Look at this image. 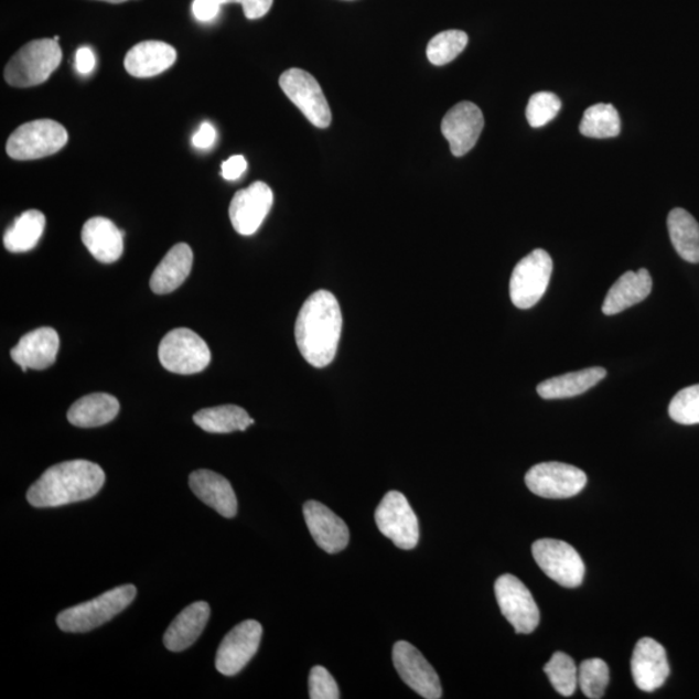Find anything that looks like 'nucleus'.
Masks as SVG:
<instances>
[{
  "label": "nucleus",
  "mask_w": 699,
  "mask_h": 699,
  "mask_svg": "<svg viewBox=\"0 0 699 699\" xmlns=\"http://www.w3.org/2000/svg\"><path fill=\"white\" fill-rule=\"evenodd\" d=\"M653 280L648 270L628 271L610 288L602 312L615 315L643 302L652 293Z\"/></svg>",
  "instance_id": "24"
},
{
  "label": "nucleus",
  "mask_w": 699,
  "mask_h": 699,
  "mask_svg": "<svg viewBox=\"0 0 699 699\" xmlns=\"http://www.w3.org/2000/svg\"><path fill=\"white\" fill-rule=\"evenodd\" d=\"M552 270L553 260L546 250L535 249L520 259L510 278L513 304L520 310L534 308L546 294Z\"/></svg>",
  "instance_id": "7"
},
{
  "label": "nucleus",
  "mask_w": 699,
  "mask_h": 699,
  "mask_svg": "<svg viewBox=\"0 0 699 699\" xmlns=\"http://www.w3.org/2000/svg\"><path fill=\"white\" fill-rule=\"evenodd\" d=\"M176 61V51L161 41L136 44L125 57V68L137 78H151L168 71Z\"/></svg>",
  "instance_id": "20"
},
{
  "label": "nucleus",
  "mask_w": 699,
  "mask_h": 699,
  "mask_svg": "<svg viewBox=\"0 0 699 699\" xmlns=\"http://www.w3.org/2000/svg\"><path fill=\"white\" fill-rule=\"evenodd\" d=\"M485 128L481 109L471 101H461L451 108L442 121V133L449 140L451 152L456 158L472 151Z\"/></svg>",
  "instance_id": "16"
},
{
  "label": "nucleus",
  "mask_w": 699,
  "mask_h": 699,
  "mask_svg": "<svg viewBox=\"0 0 699 699\" xmlns=\"http://www.w3.org/2000/svg\"><path fill=\"white\" fill-rule=\"evenodd\" d=\"M106 483V473L87 460H72L51 466L28 491L35 508H56L92 499Z\"/></svg>",
  "instance_id": "2"
},
{
  "label": "nucleus",
  "mask_w": 699,
  "mask_h": 699,
  "mask_svg": "<svg viewBox=\"0 0 699 699\" xmlns=\"http://www.w3.org/2000/svg\"><path fill=\"white\" fill-rule=\"evenodd\" d=\"M273 204L272 190L264 182H255L236 193L229 205V219L237 234H256Z\"/></svg>",
  "instance_id": "15"
},
{
  "label": "nucleus",
  "mask_w": 699,
  "mask_h": 699,
  "mask_svg": "<svg viewBox=\"0 0 699 699\" xmlns=\"http://www.w3.org/2000/svg\"><path fill=\"white\" fill-rule=\"evenodd\" d=\"M162 367L178 375H195L209 366L211 348L197 333L176 329L162 338L159 347Z\"/></svg>",
  "instance_id": "6"
},
{
  "label": "nucleus",
  "mask_w": 699,
  "mask_h": 699,
  "mask_svg": "<svg viewBox=\"0 0 699 699\" xmlns=\"http://www.w3.org/2000/svg\"><path fill=\"white\" fill-rule=\"evenodd\" d=\"M96 64L94 52L90 47H82L76 54V68L80 74H90Z\"/></svg>",
  "instance_id": "42"
},
{
  "label": "nucleus",
  "mask_w": 699,
  "mask_h": 699,
  "mask_svg": "<svg viewBox=\"0 0 699 699\" xmlns=\"http://www.w3.org/2000/svg\"><path fill=\"white\" fill-rule=\"evenodd\" d=\"M221 0H193L192 12L198 21L209 22L218 17Z\"/></svg>",
  "instance_id": "39"
},
{
  "label": "nucleus",
  "mask_w": 699,
  "mask_h": 699,
  "mask_svg": "<svg viewBox=\"0 0 699 699\" xmlns=\"http://www.w3.org/2000/svg\"><path fill=\"white\" fill-rule=\"evenodd\" d=\"M376 525L386 538L400 549L419 545L420 525L407 497L399 491L386 494L376 509Z\"/></svg>",
  "instance_id": "9"
},
{
  "label": "nucleus",
  "mask_w": 699,
  "mask_h": 699,
  "mask_svg": "<svg viewBox=\"0 0 699 699\" xmlns=\"http://www.w3.org/2000/svg\"><path fill=\"white\" fill-rule=\"evenodd\" d=\"M525 482L535 495L546 499H568L582 493L587 475L574 465L541 463L526 473Z\"/></svg>",
  "instance_id": "12"
},
{
  "label": "nucleus",
  "mask_w": 699,
  "mask_h": 699,
  "mask_svg": "<svg viewBox=\"0 0 699 699\" xmlns=\"http://www.w3.org/2000/svg\"><path fill=\"white\" fill-rule=\"evenodd\" d=\"M605 377V368L592 367L549 378L539 384L537 390L542 399L572 398L589 391Z\"/></svg>",
  "instance_id": "27"
},
{
  "label": "nucleus",
  "mask_w": 699,
  "mask_h": 699,
  "mask_svg": "<svg viewBox=\"0 0 699 699\" xmlns=\"http://www.w3.org/2000/svg\"><path fill=\"white\" fill-rule=\"evenodd\" d=\"M120 401L106 392H94L74 401L69 408L68 421L77 428H98L117 418Z\"/></svg>",
  "instance_id": "26"
},
{
  "label": "nucleus",
  "mask_w": 699,
  "mask_h": 699,
  "mask_svg": "<svg viewBox=\"0 0 699 699\" xmlns=\"http://www.w3.org/2000/svg\"><path fill=\"white\" fill-rule=\"evenodd\" d=\"M311 537L326 553H338L348 546L350 531L345 520L324 504L311 501L303 507Z\"/></svg>",
  "instance_id": "18"
},
{
  "label": "nucleus",
  "mask_w": 699,
  "mask_h": 699,
  "mask_svg": "<svg viewBox=\"0 0 699 699\" xmlns=\"http://www.w3.org/2000/svg\"><path fill=\"white\" fill-rule=\"evenodd\" d=\"M101 2L118 4V3L128 2V0H101Z\"/></svg>",
  "instance_id": "43"
},
{
  "label": "nucleus",
  "mask_w": 699,
  "mask_h": 699,
  "mask_svg": "<svg viewBox=\"0 0 699 699\" xmlns=\"http://www.w3.org/2000/svg\"><path fill=\"white\" fill-rule=\"evenodd\" d=\"M632 678L639 690L652 693L666 682L669 676L667 654L656 639H638L631 659Z\"/></svg>",
  "instance_id": "17"
},
{
  "label": "nucleus",
  "mask_w": 699,
  "mask_h": 699,
  "mask_svg": "<svg viewBox=\"0 0 699 699\" xmlns=\"http://www.w3.org/2000/svg\"><path fill=\"white\" fill-rule=\"evenodd\" d=\"M610 681L609 667L599 658L582 662L578 671V684L583 695L590 699L604 697Z\"/></svg>",
  "instance_id": "34"
},
{
  "label": "nucleus",
  "mask_w": 699,
  "mask_h": 699,
  "mask_svg": "<svg viewBox=\"0 0 699 699\" xmlns=\"http://www.w3.org/2000/svg\"><path fill=\"white\" fill-rule=\"evenodd\" d=\"M622 122L619 110L612 104H596L585 109L579 130L584 137L609 139L619 137Z\"/></svg>",
  "instance_id": "31"
},
{
  "label": "nucleus",
  "mask_w": 699,
  "mask_h": 699,
  "mask_svg": "<svg viewBox=\"0 0 699 699\" xmlns=\"http://www.w3.org/2000/svg\"><path fill=\"white\" fill-rule=\"evenodd\" d=\"M137 598L136 585L125 584L103 593L101 596L64 610L57 615V626L64 632L82 634L103 626L131 605Z\"/></svg>",
  "instance_id": "3"
},
{
  "label": "nucleus",
  "mask_w": 699,
  "mask_h": 699,
  "mask_svg": "<svg viewBox=\"0 0 699 699\" xmlns=\"http://www.w3.org/2000/svg\"><path fill=\"white\" fill-rule=\"evenodd\" d=\"M222 6L239 3L243 6L245 18L257 20L266 17L271 10L273 0H221Z\"/></svg>",
  "instance_id": "38"
},
{
  "label": "nucleus",
  "mask_w": 699,
  "mask_h": 699,
  "mask_svg": "<svg viewBox=\"0 0 699 699\" xmlns=\"http://www.w3.org/2000/svg\"><path fill=\"white\" fill-rule=\"evenodd\" d=\"M309 689L311 699H340V689L336 680L323 666H315L311 669L309 678Z\"/></svg>",
  "instance_id": "37"
},
{
  "label": "nucleus",
  "mask_w": 699,
  "mask_h": 699,
  "mask_svg": "<svg viewBox=\"0 0 699 699\" xmlns=\"http://www.w3.org/2000/svg\"><path fill=\"white\" fill-rule=\"evenodd\" d=\"M548 676L557 693L563 697H571L578 687V668L574 659L562 652L553 654L545 666Z\"/></svg>",
  "instance_id": "32"
},
{
  "label": "nucleus",
  "mask_w": 699,
  "mask_h": 699,
  "mask_svg": "<svg viewBox=\"0 0 699 699\" xmlns=\"http://www.w3.org/2000/svg\"><path fill=\"white\" fill-rule=\"evenodd\" d=\"M123 235L125 230L103 217L88 219L82 228L85 247L96 260L106 265L115 264L122 257Z\"/></svg>",
  "instance_id": "21"
},
{
  "label": "nucleus",
  "mask_w": 699,
  "mask_h": 699,
  "mask_svg": "<svg viewBox=\"0 0 699 699\" xmlns=\"http://www.w3.org/2000/svg\"><path fill=\"white\" fill-rule=\"evenodd\" d=\"M561 110V100L553 93L541 92L534 94L526 108L527 121L531 128L539 129L553 121Z\"/></svg>",
  "instance_id": "36"
},
{
  "label": "nucleus",
  "mask_w": 699,
  "mask_h": 699,
  "mask_svg": "<svg viewBox=\"0 0 699 699\" xmlns=\"http://www.w3.org/2000/svg\"><path fill=\"white\" fill-rule=\"evenodd\" d=\"M247 168L248 163L244 155H233L222 163V176L229 182L240 180Z\"/></svg>",
  "instance_id": "40"
},
{
  "label": "nucleus",
  "mask_w": 699,
  "mask_h": 699,
  "mask_svg": "<svg viewBox=\"0 0 699 699\" xmlns=\"http://www.w3.org/2000/svg\"><path fill=\"white\" fill-rule=\"evenodd\" d=\"M667 227L678 255L687 262L699 264V223L693 215L678 207L668 214Z\"/></svg>",
  "instance_id": "29"
},
{
  "label": "nucleus",
  "mask_w": 699,
  "mask_h": 699,
  "mask_svg": "<svg viewBox=\"0 0 699 699\" xmlns=\"http://www.w3.org/2000/svg\"><path fill=\"white\" fill-rule=\"evenodd\" d=\"M495 596L502 614L517 634L529 635L538 628L540 612L531 592L518 578L502 576L495 583Z\"/></svg>",
  "instance_id": "10"
},
{
  "label": "nucleus",
  "mask_w": 699,
  "mask_h": 699,
  "mask_svg": "<svg viewBox=\"0 0 699 699\" xmlns=\"http://www.w3.org/2000/svg\"><path fill=\"white\" fill-rule=\"evenodd\" d=\"M264 628L257 621H244L222 639L215 667L225 676H235L258 652Z\"/></svg>",
  "instance_id": "13"
},
{
  "label": "nucleus",
  "mask_w": 699,
  "mask_h": 699,
  "mask_svg": "<svg viewBox=\"0 0 699 699\" xmlns=\"http://www.w3.org/2000/svg\"><path fill=\"white\" fill-rule=\"evenodd\" d=\"M193 421L198 428L214 434L244 431L255 423L244 408L235 405L205 408L193 416Z\"/></svg>",
  "instance_id": "28"
},
{
  "label": "nucleus",
  "mask_w": 699,
  "mask_h": 699,
  "mask_svg": "<svg viewBox=\"0 0 699 699\" xmlns=\"http://www.w3.org/2000/svg\"><path fill=\"white\" fill-rule=\"evenodd\" d=\"M533 556L545 574L564 589H577L583 583L584 562L569 542L557 539L537 540L533 545Z\"/></svg>",
  "instance_id": "8"
},
{
  "label": "nucleus",
  "mask_w": 699,
  "mask_h": 699,
  "mask_svg": "<svg viewBox=\"0 0 699 699\" xmlns=\"http://www.w3.org/2000/svg\"><path fill=\"white\" fill-rule=\"evenodd\" d=\"M190 487L198 499L221 516L234 518L237 513L236 494L228 480L223 475L200 470L190 475Z\"/></svg>",
  "instance_id": "22"
},
{
  "label": "nucleus",
  "mask_w": 699,
  "mask_h": 699,
  "mask_svg": "<svg viewBox=\"0 0 699 699\" xmlns=\"http://www.w3.org/2000/svg\"><path fill=\"white\" fill-rule=\"evenodd\" d=\"M669 418L681 426L699 423V385L680 390L668 407Z\"/></svg>",
  "instance_id": "35"
},
{
  "label": "nucleus",
  "mask_w": 699,
  "mask_h": 699,
  "mask_svg": "<svg viewBox=\"0 0 699 699\" xmlns=\"http://www.w3.org/2000/svg\"><path fill=\"white\" fill-rule=\"evenodd\" d=\"M217 132H215L214 126L209 122H204L200 126L198 131L193 136L192 143L198 150H209L214 144Z\"/></svg>",
  "instance_id": "41"
},
{
  "label": "nucleus",
  "mask_w": 699,
  "mask_h": 699,
  "mask_svg": "<svg viewBox=\"0 0 699 699\" xmlns=\"http://www.w3.org/2000/svg\"><path fill=\"white\" fill-rule=\"evenodd\" d=\"M392 662L400 679L416 693L427 699L442 698L440 676L413 645L407 642L394 645Z\"/></svg>",
  "instance_id": "14"
},
{
  "label": "nucleus",
  "mask_w": 699,
  "mask_h": 699,
  "mask_svg": "<svg viewBox=\"0 0 699 699\" xmlns=\"http://www.w3.org/2000/svg\"><path fill=\"white\" fill-rule=\"evenodd\" d=\"M61 338L50 326L34 330L22 336L19 344L11 350V358L19 364L22 372L29 368L42 370L56 362Z\"/></svg>",
  "instance_id": "19"
},
{
  "label": "nucleus",
  "mask_w": 699,
  "mask_h": 699,
  "mask_svg": "<svg viewBox=\"0 0 699 699\" xmlns=\"http://www.w3.org/2000/svg\"><path fill=\"white\" fill-rule=\"evenodd\" d=\"M63 52L55 40L29 42L4 69V78L13 87H33L46 82L61 65Z\"/></svg>",
  "instance_id": "4"
},
{
  "label": "nucleus",
  "mask_w": 699,
  "mask_h": 699,
  "mask_svg": "<svg viewBox=\"0 0 699 699\" xmlns=\"http://www.w3.org/2000/svg\"><path fill=\"white\" fill-rule=\"evenodd\" d=\"M211 619V606L205 601H197L178 614L171 622L163 644L170 652H183L203 634L207 621Z\"/></svg>",
  "instance_id": "23"
},
{
  "label": "nucleus",
  "mask_w": 699,
  "mask_h": 699,
  "mask_svg": "<svg viewBox=\"0 0 699 699\" xmlns=\"http://www.w3.org/2000/svg\"><path fill=\"white\" fill-rule=\"evenodd\" d=\"M467 35L461 31H448L437 34L428 44L429 62L437 66L449 64L466 47Z\"/></svg>",
  "instance_id": "33"
},
{
  "label": "nucleus",
  "mask_w": 699,
  "mask_h": 699,
  "mask_svg": "<svg viewBox=\"0 0 699 699\" xmlns=\"http://www.w3.org/2000/svg\"><path fill=\"white\" fill-rule=\"evenodd\" d=\"M68 139V131L63 125L52 120H35L12 132L7 141V153L13 160H40L62 151Z\"/></svg>",
  "instance_id": "5"
},
{
  "label": "nucleus",
  "mask_w": 699,
  "mask_h": 699,
  "mask_svg": "<svg viewBox=\"0 0 699 699\" xmlns=\"http://www.w3.org/2000/svg\"><path fill=\"white\" fill-rule=\"evenodd\" d=\"M342 332L340 303L329 290H318L302 304L295 342L310 366L324 368L336 358Z\"/></svg>",
  "instance_id": "1"
},
{
  "label": "nucleus",
  "mask_w": 699,
  "mask_h": 699,
  "mask_svg": "<svg viewBox=\"0 0 699 699\" xmlns=\"http://www.w3.org/2000/svg\"><path fill=\"white\" fill-rule=\"evenodd\" d=\"M46 227V217L40 211H28L14 219L11 227L6 230L3 243L11 252H25L32 250L40 243Z\"/></svg>",
  "instance_id": "30"
},
{
  "label": "nucleus",
  "mask_w": 699,
  "mask_h": 699,
  "mask_svg": "<svg viewBox=\"0 0 699 699\" xmlns=\"http://www.w3.org/2000/svg\"><path fill=\"white\" fill-rule=\"evenodd\" d=\"M193 265V251L190 245L181 243L168 251L161 264L155 267L150 281L155 294H169L180 288L190 277Z\"/></svg>",
  "instance_id": "25"
},
{
  "label": "nucleus",
  "mask_w": 699,
  "mask_h": 699,
  "mask_svg": "<svg viewBox=\"0 0 699 699\" xmlns=\"http://www.w3.org/2000/svg\"><path fill=\"white\" fill-rule=\"evenodd\" d=\"M281 90L299 108L308 120L319 129H326L332 122L331 108L322 87L310 73L292 68L281 74Z\"/></svg>",
  "instance_id": "11"
}]
</instances>
